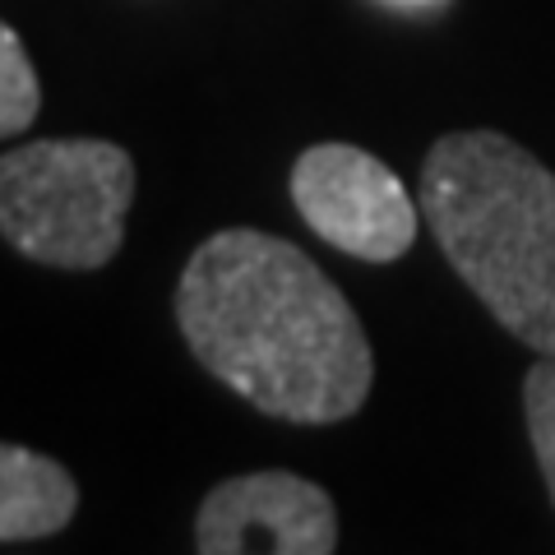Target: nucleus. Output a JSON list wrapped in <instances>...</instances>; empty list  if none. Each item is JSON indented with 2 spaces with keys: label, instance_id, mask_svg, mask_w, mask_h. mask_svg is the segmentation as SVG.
<instances>
[{
  "label": "nucleus",
  "instance_id": "5",
  "mask_svg": "<svg viewBox=\"0 0 555 555\" xmlns=\"http://www.w3.org/2000/svg\"><path fill=\"white\" fill-rule=\"evenodd\" d=\"M338 546V509L324 486L297 473H250L214 486L195 518L199 555H328Z\"/></svg>",
  "mask_w": 555,
  "mask_h": 555
},
{
  "label": "nucleus",
  "instance_id": "4",
  "mask_svg": "<svg viewBox=\"0 0 555 555\" xmlns=\"http://www.w3.org/2000/svg\"><path fill=\"white\" fill-rule=\"evenodd\" d=\"M292 204L320 241L366 264H393L416 241V204L403 181L357 144L306 149L292 167Z\"/></svg>",
  "mask_w": 555,
  "mask_h": 555
},
{
  "label": "nucleus",
  "instance_id": "2",
  "mask_svg": "<svg viewBox=\"0 0 555 555\" xmlns=\"http://www.w3.org/2000/svg\"><path fill=\"white\" fill-rule=\"evenodd\" d=\"M422 208L477 301L555 357V171L500 130H454L422 163Z\"/></svg>",
  "mask_w": 555,
  "mask_h": 555
},
{
  "label": "nucleus",
  "instance_id": "6",
  "mask_svg": "<svg viewBox=\"0 0 555 555\" xmlns=\"http://www.w3.org/2000/svg\"><path fill=\"white\" fill-rule=\"evenodd\" d=\"M79 509V486L56 459L0 444V542L61 532Z\"/></svg>",
  "mask_w": 555,
  "mask_h": 555
},
{
  "label": "nucleus",
  "instance_id": "3",
  "mask_svg": "<svg viewBox=\"0 0 555 555\" xmlns=\"http://www.w3.org/2000/svg\"><path fill=\"white\" fill-rule=\"evenodd\" d=\"M134 163L107 139H38L0 153V236L51 269H102L126 241Z\"/></svg>",
  "mask_w": 555,
  "mask_h": 555
},
{
  "label": "nucleus",
  "instance_id": "7",
  "mask_svg": "<svg viewBox=\"0 0 555 555\" xmlns=\"http://www.w3.org/2000/svg\"><path fill=\"white\" fill-rule=\"evenodd\" d=\"M38 107H42V89H38V75H33L28 51L20 42V33L0 24V139L28 130Z\"/></svg>",
  "mask_w": 555,
  "mask_h": 555
},
{
  "label": "nucleus",
  "instance_id": "8",
  "mask_svg": "<svg viewBox=\"0 0 555 555\" xmlns=\"http://www.w3.org/2000/svg\"><path fill=\"white\" fill-rule=\"evenodd\" d=\"M524 412H528V440L542 463L546 491L555 500V357H542L524 379Z\"/></svg>",
  "mask_w": 555,
  "mask_h": 555
},
{
  "label": "nucleus",
  "instance_id": "1",
  "mask_svg": "<svg viewBox=\"0 0 555 555\" xmlns=\"http://www.w3.org/2000/svg\"><path fill=\"white\" fill-rule=\"evenodd\" d=\"M177 320L199 366L278 422L334 426L371 393L375 361L357 310L283 236L214 232L181 273Z\"/></svg>",
  "mask_w": 555,
  "mask_h": 555
}]
</instances>
